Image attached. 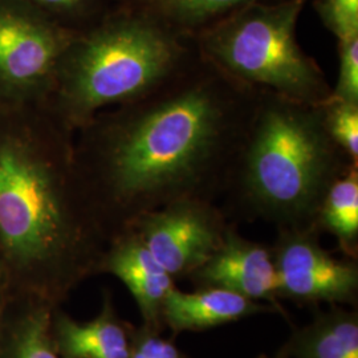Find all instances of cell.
I'll use <instances>...</instances> for the list:
<instances>
[{
	"mask_svg": "<svg viewBox=\"0 0 358 358\" xmlns=\"http://www.w3.org/2000/svg\"><path fill=\"white\" fill-rule=\"evenodd\" d=\"M196 52L194 40L124 13L66 47L43 103L73 133L103 110L131 103L176 75Z\"/></svg>",
	"mask_w": 358,
	"mask_h": 358,
	"instance_id": "obj_4",
	"label": "cell"
},
{
	"mask_svg": "<svg viewBox=\"0 0 358 358\" xmlns=\"http://www.w3.org/2000/svg\"><path fill=\"white\" fill-rule=\"evenodd\" d=\"M129 358H187L173 340L161 336V331L143 324L130 338Z\"/></svg>",
	"mask_w": 358,
	"mask_h": 358,
	"instance_id": "obj_19",
	"label": "cell"
},
{
	"mask_svg": "<svg viewBox=\"0 0 358 358\" xmlns=\"http://www.w3.org/2000/svg\"><path fill=\"white\" fill-rule=\"evenodd\" d=\"M73 134L43 105L34 121L0 112V242L16 260H51L81 243L72 201L87 189Z\"/></svg>",
	"mask_w": 358,
	"mask_h": 358,
	"instance_id": "obj_3",
	"label": "cell"
},
{
	"mask_svg": "<svg viewBox=\"0 0 358 358\" xmlns=\"http://www.w3.org/2000/svg\"><path fill=\"white\" fill-rule=\"evenodd\" d=\"M134 11L169 31L192 38L247 6L266 0H131Z\"/></svg>",
	"mask_w": 358,
	"mask_h": 358,
	"instance_id": "obj_13",
	"label": "cell"
},
{
	"mask_svg": "<svg viewBox=\"0 0 358 358\" xmlns=\"http://www.w3.org/2000/svg\"><path fill=\"white\" fill-rule=\"evenodd\" d=\"M324 124L333 141L358 164V103L328 99L320 103Z\"/></svg>",
	"mask_w": 358,
	"mask_h": 358,
	"instance_id": "obj_16",
	"label": "cell"
},
{
	"mask_svg": "<svg viewBox=\"0 0 358 358\" xmlns=\"http://www.w3.org/2000/svg\"><path fill=\"white\" fill-rule=\"evenodd\" d=\"M319 11L338 41L358 36V0H321Z\"/></svg>",
	"mask_w": 358,
	"mask_h": 358,
	"instance_id": "obj_18",
	"label": "cell"
},
{
	"mask_svg": "<svg viewBox=\"0 0 358 358\" xmlns=\"http://www.w3.org/2000/svg\"><path fill=\"white\" fill-rule=\"evenodd\" d=\"M320 231L333 235L343 252L356 259L358 248V166L334 180L325 194L316 217Z\"/></svg>",
	"mask_w": 358,
	"mask_h": 358,
	"instance_id": "obj_15",
	"label": "cell"
},
{
	"mask_svg": "<svg viewBox=\"0 0 358 358\" xmlns=\"http://www.w3.org/2000/svg\"><path fill=\"white\" fill-rule=\"evenodd\" d=\"M105 268L128 287L140 308L143 324L162 331V308L176 279L149 252L131 230L121 231L105 257Z\"/></svg>",
	"mask_w": 358,
	"mask_h": 358,
	"instance_id": "obj_10",
	"label": "cell"
},
{
	"mask_svg": "<svg viewBox=\"0 0 358 358\" xmlns=\"http://www.w3.org/2000/svg\"><path fill=\"white\" fill-rule=\"evenodd\" d=\"M59 348L64 358H129L130 338L106 304L90 322L63 317L57 328Z\"/></svg>",
	"mask_w": 358,
	"mask_h": 358,
	"instance_id": "obj_14",
	"label": "cell"
},
{
	"mask_svg": "<svg viewBox=\"0 0 358 358\" xmlns=\"http://www.w3.org/2000/svg\"><path fill=\"white\" fill-rule=\"evenodd\" d=\"M317 227L279 229L271 247L278 297L299 304H353L358 294L356 259L341 260L320 243Z\"/></svg>",
	"mask_w": 358,
	"mask_h": 358,
	"instance_id": "obj_8",
	"label": "cell"
},
{
	"mask_svg": "<svg viewBox=\"0 0 358 358\" xmlns=\"http://www.w3.org/2000/svg\"><path fill=\"white\" fill-rule=\"evenodd\" d=\"M266 312L278 310L222 288L182 292L174 287L164 301L162 322L176 334L199 332Z\"/></svg>",
	"mask_w": 358,
	"mask_h": 358,
	"instance_id": "obj_11",
	"label": "cell"
},
{
	"mask_svg": "<svg viewBox=\"0 0 358 358\" xmlns=\"http://www.w3.org/2000/svg\"><path fill=\"white\" fill-rule=\"evenodd\" d=\"M308 0L247 6L195 35L198 52L224 73L257 92L319 105L332 96L322 68L296 38Z\"/></svg>",
	"mask_w": 358,
	"mask_h": 358,
	"instance_id": "obj_5",
	"label": "cell"
},
{
	"mask_svg": "<svg viewBox=\"0 0 358 358\" xmlns=\"http://www.w3.org/2000/svg\"><path fill=\"white\" fill-rule=\"evenodd\" d=\"M332 97L358 103V36L338 41V76Z\"/></svg>",
	"mask_w": 358,
	"mask_h": 358,
	"instance_id": "obj_17",
	"label": "cell"
},
{
	"mask_svg": "<svg viewBox=\"0 0 358 358\" xmlns=\"http://www.w3.org/2000/svg\"><path fill=\"white\" fill-rule=\"evenodd\" d=\"M76 34L24 0H0V112L45 103Z\"/></svg>",
	"mask_w": 358,
	"mask_h": 358,
	"instance_id": "obj_6",
	"label": "cell"
},
{
	"mask_svg": "<svg viewBox=\"0 0 358 358\" xmlns=\"http://www.w3.org/2000/svg\"><path fill=\"white\" fill-rule=\"evenodd\" d=\"M43 13L73 16L88 6L90 0H24ZM48 16V15H47Z\"/></svg>",
	"mask_w": 358,
	"mask_h": 358,
	"instance_id": "obj_21",
	"label": "cell"
},
{
	"mask_svg": "<svg viewBox=\"0 0 358 358\" xmlns=\"http://www.w3.org/2000/svg\"><path fill=\"white\" fill-rule=\"evenodd\" d=\"M257 99L198 50L176 75L77 130L75 162L90 198L125 230L179 199L223 194Z\"/></svg>",
	"mask_w": 358,
	"mask_h": 358,
	"instance_id": "obj_1",
	"label": "cell"
},
{
	"mask_svg": "<svg viewBox=\"0 0 358 358\" xmlns=\"http://www.w3.org/2000/svg\"><path fill=\"white\" fill-rule=\"evenodd\" d=\"M189 278L198 288L227 289L282 310L278 307V275L271 247L244 238L232 226L217 251Z\"/></svg>",
	"mask_w": 358,
	"mask_h": 358,
	"instance_id": "obj_9",
	"label": "cell"
},
{
	"mask_svg": "<svg viewBox=\"0 0 358 358\" xmlns=\"http://www.w3.org/2000/svg\"><path fill=\"white\" fill-rule=\"evenodd\" d=\"M227 227L226 214L214 201L187 198L142 214L127 229L174 279H180L205 264Z\"/></svg>",
	"mask_w": 358,
	"mask_h": 358,
	"instance_id": "obj_7",
	"label": "cell"
},
{
	"mask_svg": "<svg viewBox=\"0 0 358 358\" xmlns=\"http://www.w3.org/2000/svg\"><path fill=\"white\" fill-rule=\"evenodd\" d=\"M280 358H358V315L340 306L321 310L296 329L276 355Z\"/></svg>",
	"mask_w": 358,
	"mask_h": 358,
	"instance_id": "obj_12",
	"label": "cell"
},
{
	"mask_svg": "<svg viewBox=\"0 0 358 358\" xmlns=\"http://www.w3.org/2000/svg\"><path fill=\"white\" fill-rule=\"evenodd\" d=\"M257 358H280L278 357V356H275V357H268V356H264V355H262V356H259Z\"/></svg>",
	"mask_w": 358,
	"mask_h": 358,
	"instance_id": "obj_22",
	"label": "cell"
},
{
	"mask_svg": "<svg viewBox=\"0 0 358 358\" xmlns=\"http://www.w3.org/2000/svg\"><path fill=\"white\" fill-rule=\"evenodd\" d=\"M13 358H59L50 341L45 313H40L27 324L17 340Z\"/></svg>",
	"mask_w": 358,
	"mask_h": 358,
	"instance_id": "obj_20",
	"label": "cell"
},
{
	"mask_svg": "<svg viewBox=\"0 0 358 358\" xmlns=\"http://www.w3.org/2000/svg\"><path fill=\"white\" fill-rule=\"evenodd\" d=\"M353 166L325 128L320 103L257 92L223 194L244 217L279 229L317 227L325 194Z\"/></svg>",
	"mask_w": 358,
	"mask_h": 358,
	"instance_id": "obj_2",
	"label": "cell"
}]
</instances>
